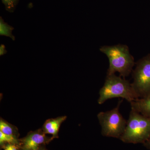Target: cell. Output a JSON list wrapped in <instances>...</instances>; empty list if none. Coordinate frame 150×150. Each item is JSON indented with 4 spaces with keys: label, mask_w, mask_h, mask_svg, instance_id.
I'll use <instances>...</instances> for the list:
<instances>
[{
    "label": "cell",
    "mask_w": 150,
    "mask_h": 150,
    "mask_svg": "<svg viewBox=\"0 0 150 150\" xmlns=\"http://www.w3.org/2000/svg\"><path fill=\"white\" fill-rule=\"evenodd\" d=\"M99 96L98 103L99 105L116 98H121L130 103L139 98L129 81L115 74L107 75L104 85L100 90Z\"/></svg>",
    "instance_id": "6da1fadb"
},
{
    "label": "cell",
    "mask_w": 150,
    "mask_h": 150,
    "mask_svg": "<svg viewBox=\"0 0 150 150\" xmlns=\"http://www.w3.org/2000/svg\"><path fill=\"white\" fill-rule=\"evenodd\" d=\"M100 50L109 59L107 75L118 72L121 76L125 78L131 74L134 65V59L129 53L128 46L123 45L104 46Z\"/></svg>",
    "instance_id": "7a4b0ae2"
},
{
    "label": "cell",
    "mask_w": 150,
    "mask_h": 150,
    "mask_svg": "<svg viewBox=\"0 0 150 150\" xmlns=\"http://www.w3.org/2000/svg\"><path fill=\"white\" fill-rule=\"evenodd\" d=\"M150 137V117L131 109L120 140L126 144H144Z\"/></svg>",
    "instance_id": "3957f363"
},
{
    "label": "cell",
    "mask_w": 150,
    "mask_h": 150,
    "mask_svg": "<svg viewBox=\"0 0 150 150\" xmlns=\"http://www.w3.org/2000/svg\"><path fill=\"white\" fill-rule=\"evenodd\" d=\"M122 100H119L116 107L110 110L99 112L97 118L101 126L103 137L120 139L126 129L127 121L119 111Z\"/></svg>",
    "instance_id": "277c9868"
},
{
    "label": "cell",
    "mask_w": 150,
    "mask_h": 150,
    "mask_svg": "<svg viewBox=\"0 0 150 150\" xmlns=\"http://www.w3.org/2000/svg\"><path fill=\"white\" fill-rule=\"evenodd\" d=\"M134 82L131 83L139 98L150 95V54L138 61L133 71Z\"/></svg>",
    "instance_id": "5b68a950"
},
{
    "label": "cell",
    "mask_w": 150,
    "mask_h": 150,
    "mask_svg": "<svg viewBox=\"0 0 150 150\" xmlns=\"http://www.w3.org/2000/svg\"><path fill=\"white\" fill-rule=\"evenodd\" d=\"M50 139L46 137L42 129L31 131L22 141L23 150H37L40 146Z\"/></svg>",
    "instance_id": "8992f818"
},
{
    "label": "cell",
    "mask_w": 150,
    "mask_h": 150,
    "mask_svg": "<svg viewBox=\"0 0 150 150\" xmlns=\"http://www.w3.org/2000/svg\"><path fill=\"white\" fill-rule=\"evenodd\" d=\"M67 118V116H62L48 119L43 124L42 129L45 134L52 135L53 137H57L60 126Z\"/></svg>",
    "instance_id": "52a82bcc"
},
{
    "label": "cell",
    "mask_w": 150,
    "mask_h": 150,
    "mask_svg": "<svg viewBox=\"0 0 150 150\" xmlns=\"http://www.w3.org/2000/svg\"><path fill=\"white\" fill-rule=\"evenodd\" d=\"M130 103L131 109L145 116L150 117V95L144 98H138Z\"/></svg>",
    "instance_id": "ba28073f"
},
{
    "label": "cell",
    "mask_w": 150,
    "mask_h": 150,
    "mask_svg": "<svg viewBox=\"0 0 150 150\" xmlns=\"http://www.w3.org/2000/svg\"><path fill=\"white\" fill-rule=\"evenodd\" d=\"M0 131L9 136L16 137V134L17 130L16 126H13L1 118L0 120Z\"/></svg>",
    "instance_id": "9c48e42d"
},
{
    "label": "cell",
    "mask_w": 150,
    "mask_h": 150,
    "mask_svg": "<svg viewBox=\"0 0 150 150\" xmlns=\"http://www.w3.org/2000/svg\"><path fill=\"white\" fill-rule=\"evenodd\" d=\"M13 29V28L4 22L2 18L1 17V35L8 36L14 40L15 38L11 33Z\"/></svg>",
    "instance_id": "30bf717a"
},
{
    "label": "cell",
    "mask_w": 150,
    "mask_h": 150,
    "mask_svg": "<svg viewBox=\"0 0 150 150\" xmlns=\"http://www.w3.org/2000/svg\"><path fill=\"white\" fill-rule=\"evenodd\" d=\"M4 143L17 144H18V142L16 137L9 136L4 134L1 131H0V144H2Z\"/></svg>",
    "instance_id": "8fae6325"
},
{
    "label": "cell",
    "mask_w": 150,
    "mask_h": 150,
    "mask_svg": "<svg viewBox=\"0 0 150 150\" xmlns=\"http://www.w3.org/2000/svg\"><path fill=\"white\" fill-rule=\"evenodd\" d=\"M1 1L5 6L6 10L10 12H13L16 8L18 0H1Z\"/></svg>",
    "instance_id": "7c38bea8"
},
{
    "label": "cell",
    "mask_w": 150,
    "mask_h": 150,
    "mask_svg": "<svg viewBox=\"0 0 150 150\" xmlns=\"http://www.w3.org/2000/svg\"><path fill=\"white\" fill-rule=\"evenodd\" d=\"M4 150H18L17 146L15 144H8L4 146Z\"/></svg>",
    "instance_id": "4fadbf2b"
},
{
    "label": "cell",
    "mask_w": 150,
    "mask_h": 150,
    "mask_svg": "<svg viewBox=\"0 0 150 150\" xmlns=\"http://www.w3.org/2000/svg\"><path fill=\"white\" fill-rule=\"evenodd\" d=\"M143 144L144 146L146 148L150 150V137L149 138V139Z\"/></svg>",
    "instance_id": "5bb4252c"
},
{
    "label": "cell",
    "mask_w": 150,
    "mask_h": 150,
    "mask_svg": "<svg viewBox=\"0 0 150 150\" xmlns=\"http://www.w3.org/2000/svg\"><path fill=\"white\" fill-rule=\"evenodd\" d=\"M37 150H45L43 149H40H40H38Z\"/></svg>",
    "instance_id": "9a60e30c"
}]
</instances>
